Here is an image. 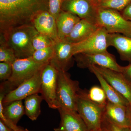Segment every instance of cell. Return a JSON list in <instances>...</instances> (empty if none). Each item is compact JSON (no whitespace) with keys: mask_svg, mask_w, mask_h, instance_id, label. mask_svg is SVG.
Instances as JSON below:
<instances>
[{"mask_svg":"<svg viewBox=\"0 0 131 131\" xmlns=\"http://www.w3.org/2000/svg\"><path fill=\"white\" fill-rule=\"evenodd\" d=\"M45 11H49L48 0H0V33L32 25L34 16Z\"/></svg>","mask_w":131,"mask_h":131,"instance_id":"6da1fadb","label":"cell"},{"mask_svg":"<svg viewBox=\"0 0 131 131\" xmlns=\"http://www.w3.org/2000/svg\"><path fill=\"white\" fill-rule=\"evenodd\" d=\"M38 33L31 25H24L13 27L2 34L7 44L14 51L17 59L32 56L35 50L33 38Z\"/></svg>","mask_w":131,"mask_h":131,"instance_id":"7a4b0ae2","label":"cell"},{"mask_svg":"<svg viewBox=\"0 0 131 131\" xmlns=\"http://www.w3.org/2000/svg\"><path fill=\"white\" fill-rule=\"evenodd\" d=\"M80 89L79 82L72 80L67 71H58L57 96L59 107L77 112L78 93Z\"/></svg>","mask_w":131,"mask_h":131,"instance_id":"3957f363","label":"cell"},{"mask_svg":"<svg viewBox=\"0 0 131 131\" xmlns=\"http://www.w3.org/2000/svg\"><path fill=\"white\" fill-rule=\"evenodd\" d=\"M104 108L88 98L86 90L80 89L78 91L77 112L86 124L88 131H96L101 129Z\"/></svg>","mask_w":131,"mask_h":131,"instance_id":"277c9868","label":"cell"},{"mask_svg":"<svg viewBox=\"0 0 131 131\" xmlns=\"http://www.w3.org/2000/svg\"><path fill=\"white\" fill-rule=\"evenodd\" d=\"M97 24L110 34H121L131 38V21L127 20L118 11L98 8Z\"/></svg>","mask_w":131,"mask_h":131,"instance_id":"5b68a950","label":"cell"},{"mask_svg":"<svg viewBox=\"0 0 131 131\" xmlns=\"http://www.w3.org/2000/svg\"><path fill=\"white\" fill-rule=\"evenodd\" d=\"M46 64L35 62L32 57L17 59L12 64L13 73L10 79L7 81L13 90L42 70Z\"/></svg>","mask_w":131,"mask_h":131,"instance_id":"8992f818","label":"cell"},{"mask_svg":"<svg viewBox=\"0 0 131 131\" xmlns=\"http://www.w3.org/2000/svg\"><path fill=\"white\" fill-rule=\"evenodd\" d=\"M78 67L89 69L93 66L110 69L122 73L123 66L117 62L113 55L107 51L93 53H80L74 56Z\"/></svg>","mask_w":131,"mask_h":131,"instance_id":"52a82bcc","label":"cell"},{"mask_svg":"<svg viewBox=\"0 0 131 131\" xmlns=\"http://www.w3.org/2000/svg\"><path fill=\"white\" fill-rule=\"evenodd\" d=\"M58 72L50 63L41 71L40 93L49 107L54 109L59 107L57 96Z\"/></svg>","mask_w":131,"mask_h":131,"instance_id":"ba28073f","label":"cell"},{"mask_svg":"<svg viewBox=\"0 0 131 131\" xmlns=\"http://www.w3.org/2000/svg\"><path fill=\"white\" fill-rule=\"evenodd\" d=\"M109 33L105 28L99 26L89 37L77 43L73 44L74 56L80 53H93L107 51L109 47Z\"/></svg>","mask_w":131,"mask_h":131,"instance_id":"9c48e42d","label":"cell"},{"mask_svg":"<svg viewBox=\"0 0 131 131\" xmlns=\"http://www.w3.org/2000/svg\"><path fill=\"white\" fill-rule=\"evenodd\" d=\"M62 9L75 15L81 19L97 24L98 7L93 0H66Z\"/></svg>","mask_w":131,"mask_h":131,"instance_id":"30bf717a","label":"cell"},{"mask_svg":"<svg viewBox=\"0 0 131 131\" xmlns=\"http://www.w3.org/2000/svg\"><path fill=\"white\" fill-rule=\"evenodd\" d=\"M73 44L60 39L55 41L54 53L50 64L56 69L67 71L73 64Z\"/></svg>","mask_w":131,"mask_h":131,"instance_id":"8fae6325","label":"cell"},{"mask_svg":"<svg viewBox=\"0 0 131 131\" xmlns=\"http://www.w3.org/2000/svg\"><path fill=\"white\" fill-rule=\"evenodd\" d=\"M42 70L8 93L3 100V105L14 101L22 100L34 94L40 93Z\"/></svg>","mask_w":131,"mask_h":131,"instance_id":"7c38bea8","label":"cell"},{"mask_svg":"<svg viewBox=\"0 0 131 131\" xmlns=\"http://www.w3.org/2000/svg\"><path fill=\"white\" fill-rule=\"evenodd\" d=\"M5 96L3 93H0V120L9 128L18 131L21 128L17 126V123L25 114L22 100L14 101L3 105V100Z\"/></svg>","mask_w":131,"mask_h":131,"instance_id":"4fadbf2b","label":"cell"},{"mask_svg":"<svg viewBox=\"0 0 131 131\" xmlns=\"http://www.w3.org/2000/svg\"><path fill=\"white\" fill-rule=\"evenodd\" d=\"M93 66L117 92L131 103V83L122 73L103 67Z\"/></svg>","mask_w":131,"mask_h":131,"instance_id":"5bb4252c","label":"cell"},{"mask_svg":"<svg viewBox=\"0 0 131 131\" xmlns=\"http://www.w3.org/2000/svg\"><path fill=\"white\" fill-rule=\"evenodd\" d=\"M31 24L39 33L47 35L54 41L59 39L56 19L49 11H43L36 15Z\"/></svg>","mask_w":131,"mask_h":131,"instance_id":"9a60e30c","label":"cell"},{"mask_svg":"<svg viewBox=\"0 0 131 131\" xmlns=\"http://www.w3.org/2000/svg\"><path fill=\"white\" fill-rule=\"evenodd\" d=\"M61 131H88L86 124L77 112L59 108Z\"/></svg>","mask_w":131,"mask_h":131,"instance_id":"2e32d148","label":"cell"},{"mask_svg":"<svg viewBox=\"0 0 131 131\" xmlns=\"http://www.w3.org/2000/svg\"><path fill=\"white\" fill-rule=\"evenodd\" d=\"M127 106L113 103L107 100L104 108V117L119 126L130 127Z\"/></svg>","mask_w":131,"mask_h":131,"instance_id":"e0dca14e","label":"cell"},{"mask_svg":"<svg viewBox=\"0 0 131 131\" xmlns=\"http://www.w3.org/2000/svg\"><path fill=\"white\" fill-rule=\"evenodd\" d=\"M99 27L97 24L81 19L75 26L70 35L64 40L72 44L81 42L95 32Z\"/></svg>","mask_w":131,"mask_h":131,"instance_id":"ac0fdd59","label":"cell"},{"mask_svg":"<svg viewBox=\"0 0 131 131\" xmlns=\"http://www.w3.org/2000/svg\"><path fill=\"white\" fill-rule=\"evenodd\" d=\"M81 19L75 15L62 10L56 19L59 39L64 40Z\"/></svg>","mask_w":131,"mask_h":131,"instance_id":"d6986e66","label":"cell"},{"mask_svg":"<svg viewBox=\"0 0 131 131\" xmlns=\"http://www.w3.org/2000/svg\"><path fill=\"white\" fill-rule=\"evenodd\" d=\"M109 46L117 49L121 59L131 63V38L118 33H109Z\"/></svg>","mask_w":131,"mask_h":131,"instance_id":"ffe728a7","label":"cell"},{"mask_svg":"<svg viewBox=\"0 0 131 131\" xmlns=\"http://www.w3.org/2000/svg\"><path fill=\"white\" fill-rule=\"evenodd\" d=\"M88 69L98 79L101 87L103 89L106 95L108 101L112 103L127 106L129 105V103L128 101L105 80L94 66H91Z\"/></svg>","mask_w":131,"mask_h":131,"instance_id":"44dd1931","label":"cell"},{"mask_svg":"<svg viewBox=\"0 0 131 131\" xmlns=\"http://www.w3.org/2000/svg\"><path fill=\"white\" fill-rule=\"evenodd\" d=\"M44 99L42 95L35 94L25 98V113L32 121L37 119L41 113L40 104Z\"/></svg>","mask_w":131,"mask_h":131,"instance_id":"7402d4cb","label":"cell"},{"mask_svg":"<svg viewBox=\"0 0 131 131\" xmlns=\"http://www.w3.org/2000/svg\"><path fill=\"white\" fill-rule=\"evenodd\" d=\"M86 94L88 98L98 105L105 107L107 99L104 90L101 87L94 86L89 90H86Z\"/></svg>","mask_w":131,"mask_h":131,"instance_id":"603a6c76","label":"cell"},{"mask_svg":"<svg viewBox=\"0 0 131 131\" xmlns=\"http://www.w3.org/2000/svg\"><path fill=\"white\" fill-rule=\"evenodd\" d=\"M16 59L14 51L7 44L3 35L0 34V62L13 64Z\"/></svg>","mask_w":131,"mask_h":131,"instance_id":"cb8c5ba5","label":"cell"},{"mask_svg":"<svg viewBox=\"0 0 131 131\" xmlns=\"http://www.w3.org/2000/svg\"><path fill=\"white\" fill-rule=\"evenodd\" d=\"M54 53L53 46L40 50H35L32 57L33 59L38 63L48 64L50 61Z\"/></svg>","mask_w":131,"mask_h":131,"instance_id":"d4e9b609","label":"cell"},{"mask_svg":"<svg viewBox=\"0 0 131 131\" xmlns=\"http://www.w3.org/2000/svg\"><path fill=\"white\" fill-rule=\"evenodd\" d=\"M131 0H102L98 3V8L110 9L117 11H123Z\"/></svg>","mask_w":131,"mask_h":131,"instance_id":"484cf974","label":"cell"},{"mask_svg":"<svg viewBox=\"0 0 131 131\" xmlns=\"http://www.w3.org/2000/svg\"><path fill=\"white\" fill-rule=\"evenodd\" d=\"M54 42L47 35L38 32L33 38L32 46L35 51L37 50L52 46Z\"/></svg>","mask_w":131,"mask_h":131,"instance_id":"4316f807","label":"cell"},{"mask_svg":"<svg viewBox=\"0 0 131 131\" xmlns=\"http://www.w3.org/2000/svg\"><path fill=\"white\" fill-rule=\"evenodd\" d=\"M101 128L103 131H131L130 127L118 125L108 119L104 115L102 122Z\"/></svg>","mask_w":131,"mask_h":131,"instance_id":"83f0119b","label":"cell"},{"mask_svg":"<svg viewBox=\"0 0 131 131\" xmlns=\"http://www.w3.org/2000/svg\"><path fill=\"white\" fill-rule=\"evenodd\" d=\"M13 65L6 62L0 63V80L3 82L8 81L13 73Z\"/></svg>","mask_w":131,"mask_h":131,"instance_id":"f1b7e54d","label":"cell"},{"mask_svg":"<svg viewBox=\"0 0 131 131\" xmlns=\"http://www.w3.org/2000/svg\"><path fill=\"white\" fill-rule=\"evenodd\" d=\"M66 0H48L49 12L56 19L62 11V7Z\"/></svg>","mask_w":131,"mask_h":131,"instance_id":"f546056e","label":"cell"},{"mask_svg":"<svg viewBox=\"0 0 131 131\" xmlns=\"http://www.w3.org/2000/svg\"><path fill=\"white\" fill-rule=\"evenodd\" d=\"M121 14L127 20L131 21V2L124 8Z\"/></svg>","mask_w":131,"mask_h":131,"instance_id":"4dcf8cb0","label":"cell"},{"mask_svg":"<svg viewBox=\"0 0 131 131\" xmlns=\"http://www.w3.org/2000/svg\"><path fill=\"white\" fill-rule=\"evenodd\" d=\"M122 73L131 83V63L126 66H123Z\"/></svg>","mask_w":131,"mask_h":131,"instance_id":"1f68e13d","label":"cell"},{"mask_svg":"<svg viewBox=\"0 0 131 131\" xmlns=\"http://www.w3.org/2000/svg\"><path fill=\"white\" fill-rule=\"evenodd\" d=\"M0 131H15L9 128L0 120Z\"/></svg>","mask_w":131,"mask_h":131,"instance_id":"d6a6232c","label":"cell"},{"mask_svg":"<svg viewBox=\"0 0 131 131\" xmlns=\"http://www.w3.org/2000/svg\"><path fill=\"white\" fill-rule=\"evenodd\" d=\"M127 114L130 122V126L131 128V103H129L127 106Z\"/></svg>","mask_w":131,"mask_h":131,"instance_id":"836d02e7","label":"cell"},{"mask_svg":"<svg viewBox=\"0 0 131 131\" xmlns=\"http://www.w3.org/2000/svg\"><path fill=\"white\" fill-rule=\"evenodd\" d=\"M18 131H30V130H28V129H22V128H21L20 129V130H19Z\"/></svg>","mask_w":131,"mask_h":131,"instance_id":"e575fe53","label":"cell"},{"mask_svg":"<svg viewBox=\"0 0 131 131\" xmlns=\"http://www.w3.org/2000/svg\"><path fill=\"white\" fill-rule=\"evenodd\" d=\"M93 1H94V2H95L97 5V4H98V3L100 2H101V1H102V0H93Z\"/></svg>","mask_w":131,"mask_h":131,"instance_id":"d590c367","label":"cell"},{"mask_svg":"<svg viewBox=\"0 0 131 131\" xmlns=\"http://www.w3.org/2000/svg\"><path fill=\"white\" fill-rule=\"evenodd\" d=\"M54 131H61V130H59L58 127V128H54Z\"/></svg>","mask_w":131,"mask_h":131,"instance_id":"8d00e7d4","label":"cell"},{"mask_svg":"<svg viewBox=\"0 0 131 131\" xmlns=\"http://www.w3.org/2000/svg\"><path fill=\"white\" fill-rule=\"evenodd\" d=\"M96 131H103V130H102V129H100V130H97Z\"/></svg>","mask_w":131,"mask_h":131,"instance_id":"74e56055","label":"cell"}]
</instances>
